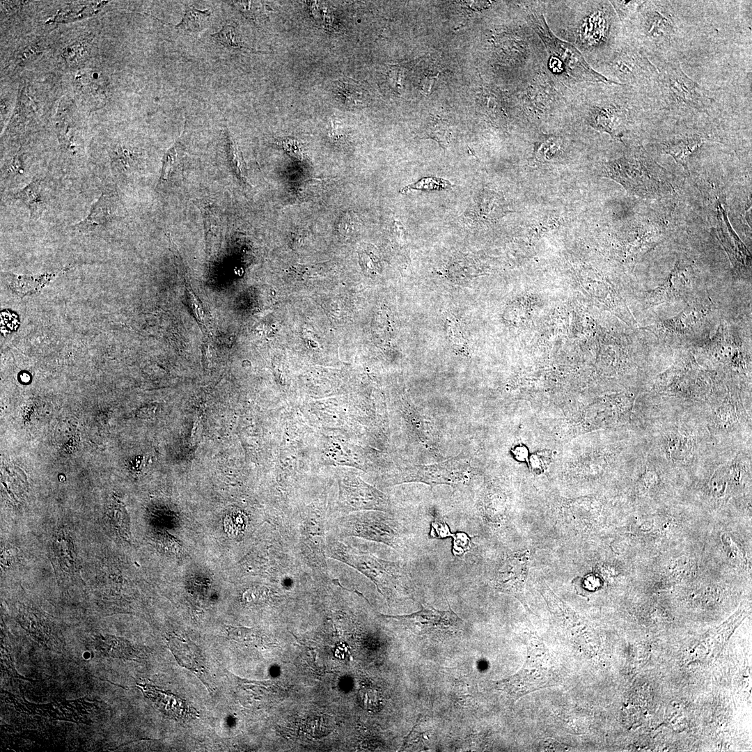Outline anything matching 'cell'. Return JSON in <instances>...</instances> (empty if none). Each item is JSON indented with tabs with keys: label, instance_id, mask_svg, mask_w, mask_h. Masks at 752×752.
<instances>
[{
	"label": "cell",
	"instance_id": "1",
	"mask_svg": "<svg viewBox=\"0 0 752 752\" xmlns=\"http://www.w3.org/2000/svg\"><path fill=\"white\" fill-rule=\"evenodd\" d=\"M329 557L338 559L368 577L384 595L397 591L409 594L412 581L399 563L386 561L340 542L327 547Z\"/></svg>",
	"mask_w": 752,
	"mask_h": 752
},
{
	"label": "cell",
	"instance_id": "2",
	"mask_svg": "<svg viewBox=\"0 0 752 752\" xmlns=\"http://www.w3.org/2000/svg\"><path fill=\"white\" fill-rule=\"evenodd\" d=\"M609 177L627 190L639 195H651L671 187L666 172L643 148L634 155L620 158L607 166Z\"/></svg>",
	"mask_w": 752,
	"mask_h": 752
},
{
	"label": "cell",
	"instance_id": "3",
	"mask_svg": "<svg viewBox=\"0 0 752 752\" xmlns=\"http://www.w3.org/2000/svg\"><path fill=\"white\" fill-rule=\"evenodd\" d=\"M528 658L522 669L514 675L496 682L497 688L512 698L553 685V673L546 648L540 642H531Z\"/></svg>",
	"mask_w": 752,
	"mask_h": 752
},
{
	"label": "cell",
	"instance_id": "4",
	"mask_svg": "<svg viewBox=\"0 0 752 752\" xmlns=\"http://www.w3.org/2000/svg\"><path fill=\"white\" fill-rule=\"evenodd\" d=\"M659 79L666 101L673 106L698 111L710 106L711 91L688 77L679 64H665L660 70Z\"/></svg>",
	"mask_w": 752,
	"mask_h": 752
},
{
	"label": "cell",
	"instance_id": "5",
	"mask_svg": "<svg viewBox=\"0 0 752 752\" xmlns=\"http://www.w3.org/2000/svg\"><path fill=\"white\" fill-rule=\"evenodd\" d=\"M399 621L408 631L417 636L446 638L462 633L464 621L451 609L439 611L421 605V609L411 614L386 616Z\"/></svg>",
	"mask_w": 752,
	"mask_h": 752
},
{
	"label": "cell",
	"instance_id": "6",
	"mask_svg": "<svg viewBox=\"0 0 752 752\" xmlns=\"http://www.w3.org/2000/svg\"><path fill=\"white\" fill-rule=\"evenodd\" d=\"M531 22L533 29L543 40L549 51L558 57L568 73L572 77L588 81L620 84L609 80L594 70L574 46L556 38L549 29L542 15L533 14Z\"/></svg>",
	"mask_w": 752,
	"mask_h": 752
},
{
	"label": "cell",
	"instance_id": "7",
	"mask_svg": "<svg viewBox=\"0 0 752 752\" xmlns=\"http://www.w3.org/2000/svg\"><path fill=\"white\" fill-rule=\"evenodd\" d=\"M345 533L384 543L396 549H401L402 538L399 525L393 519L374 513L350 517L344 525Z\"/></svg>",
	"mask_w": 752,
	"mask_h": 752
},
{
	"label": "cell",
	"instance_id": "8",
	"mask_svg": "<svg viewBox=\"0 0 752 752\" xmlns=\"http://www.w3.org/2000/svg\"><path fill=\"white\" fill-rule=\"evenodd\" d=\"M470 471L464 460L453 458L440 464L428 466H413L406 468L395 483L421 482L431 486L465 483L469 479Z\"/></svg>",
	"mask_w": 752,
	"mask_h": 752
},
{
	"label": "cell",
	"instance_id": "9",
	"mask_svg": "<svg viewBox=\"0 0 752 752\" xmlns=\"http://www.w3.org/2000/svg\"><path fill=\"white\" fill-rule=\"evenodd\" d=\"M676 26L671 12L659 1L642 6V35L657 46L667 45L675 36Z\"/></svg>",
	"mask_w": 752,
	"mask_h": 752
},
{
	"label": "cell",
	"instance_id": "10",
	"mask_svg": "<svg viewBox=\"0 0 752 752\" xmlns=\"http://www.w3.org/2000/svg\"><path fill=\"white\" fill-rule=\"evenodd\" d=\"M114 198L109 192L102 193L92 205L87 217L73 228L85 231L108 228L113 219Z\"/></svg>",
	"mask_w": 752,
	"mask_h": 752
},
{
	"label": "cell",
	"instance_id": "11",
	"mask_svg": "<svg viewBox=\"0 0 752 752\" xmlns=\"http://www.w3.org/2000/svg\"><path fill=\"white\" fill-rule=\"evenodd\" d=\"M706 140L699 135L682 136L670 139L661 145V150L673 157L677 163L689 171L688 162L694 152Z\"/></svg>",
	"mask_w": 752,
	"mask_h": 752
},
{
	"label": "cell",
	"instance_id": "12",
	"mask_svg": "<svg viewBox=\"0 0 752 752\" xmlns=\"http://www.w3.org/2000/svg\"><path fill=\"white\" fill-rule=\"evenodd\" d=\"M169 647L178 662L183 667L194 671L203 682L205 667L198 648L191 642L178 637H171Z\"/></svg>",
	"mask_w": 752,
	"mask_h": 752
},
{
	"label": "cell",
	"instance_id": "13",
	"mask_svg": "<svg viewBox=\"0 0 752 752\" xmlns=\"http://www.w3.org/2000/svg\"><path fill=\"white\" fill-rule=\"evenodd\" d=\"M591 119V124L597 130L607 132L615 138L622 137L625 115L618 108L611 106L595 108Z\"/></svg>",
	"mask_w": 752,
	"mask_h": 752
},
{
	"label": "cell",
	"instance_id": "14",
	"mask_svg": "<svg viewBox=\"0 0 752 752\" xmlns=\"http://www.w3.org/2000/svg\"><path fill=\"white\" fill-rule=\"evenodd\" d=\"M13 198L22 202L30 212L32 219L39 217L46 208L42 180L35 178L13 195Z\"/></svg>",
	"mask_w": 752,
	"mask_h": 752
},
{
	"label": "cell",
	"instance_id": "15",
	"mask_svg": "<svg viewBox=\"0 0 752 752\" xmlns=\"http://www.w3.org/2000/svg\"><path fill=\"white\" fill-rule=\"evenodd\" d=\"M211 15L210 9L198 10L193 6L185 7L184 16L174 27L182 33H191L198 32L204 28L207 19Z\"/></svg>",
	"mask_w": 752,
	"mask_h": 752
},
{
	"label": "cell",
	"instance_id": "16",
	"mask_svg": "<svg viewBox=\"0 0 752 752\" xmlns=\"http://www.w3.org/2000/svg\"><path fill=\"white\" fill-rule=\"evenodd\" d=\"M211 36L218 44L227 49L252 50L242 40L237 30L232 24H226L221 30Z\"/></svg>",
	"mask_w": 752,
	"mask_h": 752
},
{
	"label": "cell",
	"instance_id": "17",
	"mask_svg": "<svg viewBox=\"0 0 752 752\" xmlns=\"http://www.w3.org/2000/svg\"><path fill=\"white\" fill-rule=\"evenodd\" d=\"M451 183L447 180L437 177H423L416 182L405 186L400 190V192L405 194L412 189L422 191L447 190L451 189Z\"/></svg>",
	"mask_w": 752,
	"mask_h": 752
},
{
	"label": "cell",
	"instance_id": "18",
	"mask_svg": "<svg viewBox=\"0 0 752 752\" xmlns=\"http://www.w3.org/2000/svg\"><path fill=\"white\" fill-rule=\"evenodd\" d=\"M228 159L233 170L237 174L240 180L246 181V167L242 152L238 148L235 141L227 136Z\"/></svg>",
	"mask_w": 752,
	"mask_h": 752
},
{
	"label": "cell",
	"instance_id": "19",
	"mask_svg": "<svg viewBox=\"0 0 752 752\" xmlns=\"http://www.w3.org/2000/svg\"><path fill=\"white\" fill-rule=\"evenodd\" d=\"M194 202L202 212L206 237L215 233L219 228V221L214 206L204 201Z\"/></svg>",
	"mask_w": 752,
	"mask_h": 752
},
{
	"label": "cell",
	"instance_id": "20",
	"mask_svg": "<svg viewBox=\"0 0 752 752\" xmlns=\"http://www.w3.org/2000/svg\"><path fill=\"white\" fill-rule=\"evenodd\" d=\"M227 3L237 9L244 17L255 20L260 13V5L258 2L249 1H226Z\"/></svg>",
	"mask_w": 752,
	"mask_h": 752
},
{
	"label": "cell",
	"instance_id": "21",
	"mask_svg": "<svg viewBox=\"0 0 752 752\" xmlns=\"http://www.w3.org/2000/svg\"><path fill=\"white\" fill-rule=\"evenodd\" d=\"M177 147L178 144L175 143L170 147L163 157L160 181H164L168 179L176 163L178 157Z\"/></svg>",
	"mask_w": 752,
	"mask_h": 752
},
{
	"label": "cell",
	"instance_id": "22",
	"mask_svg": "<svg viewBox=\"0 0 752 752\" xmlns=\"http://www.w3.org/2000/svg\"><path fill=\"white\" fill-rule=\"evenodd\" d=\"M357 219L354 214L347 212L343 215L339 220L338 230L343 236H350L353 234L357 228Z\"/></svg>",
	"mask_w": 752,
	"mask_h": 752
},
{
	"label": "cell",
	"instance_id": "23",
	"mask_svg": "<svg viewBox=\"0 0 752 752\" xmlns=\"http://www.w3.org/2000/svg\"><path fill=\"white\" fill-rule=\"evenodd\" d=\"M359 260L361 265L364 271L373 273L379 270V260L372 252H360Z\"/></svg>",
	"mask_w": 752,
	"mask_h": 752
},
{
	"label": "cell",
	"instance_id": "24",
	"mask_svg": "<svg viewBox=\"0 0 752 752\" xmlns=\"http://www.w3.org/2000/svg\"><path fill=\"white\" fill-rule=\"evenodd\" d=\"M611 2L615 5L618 12L622 15L639 10V8H641L645 3V1H616Z\"/></svg>",
	"mask_w": 752,
	"mask_h": 752
},
{
	"label": "cell",
	"instance_id": "25",
	"mask_svg": "<svg viewBox=\"0 0 752 752\" xmlns=\"http://www.w3.org/2000/svg\"><path fill=\"white\" fill-rule=\"evenodd\" d=\"M279 144L287 151L290 155L297 159L301 158V152L299 145L297 142L291 139H285L279 142Z\"/></svg>",
	"mask_w": 752,
	"mask_h": 752
},
{
	"label": "cell",
	"instance_id": "26",
	"mask_svg": "<svg viewBox=\"0 0 752 752\" xmlns=\"http://www.w3.org/2000/svg\"><path fill=\"white\" fill-rule=\"evenodd\" d=\"M8 167V172L13 174H19L24 171L22 166V161L20 153H17L13 158L10 164Z\"/></svg>",
	"mask_w": 752,
	"mask_h": 752
}]
</instances>
